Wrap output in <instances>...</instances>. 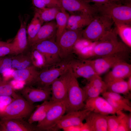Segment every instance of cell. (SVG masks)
I'll return each instance as SVG.
<instances>
[{"mask_svg": "<svg viewBox=\"0 0 131 131\" xmlns=\"http://www.w3.org/2000/svg\"><path fill=\"white\" fill-rule=\"evenodd\" d=\"M116 34L112 29L95 42L93 57H99L120 52H130V48L119 41Z\"/></svg>", "mask_w": 131, "mask_h": 131, "instance_id": "cell-1", "label": "cell"}, {"mask_svg": "<svg viewBox=\"0 0 131 131\" xmlns=\"http://www.w3.org/2000/svg\"><path fill=\"white\" fill-rule=\"evenodd\" d=\"M114 24L110 18L97 13L86 28L82 30V38L92 42H96L112 29Z\"/></svg>", "mask_w": 131, "mask_h": 131, "instance_id": "cell-2", "label": "cell"}, {"mask_svg": "<svg viewBox=\"0 0 131 131\" xmlns=\"http://www.w3.org/2000/svg\"><path fill=\"white\" fill-rule=\"evenodd\" d=\"M70 66L68 70V90L66 101V113L81 110L84 108L86 99L85 93L80 86Z\"/></svg>", "mask_w": 131, "mask_h": 131, "instance_id": "cell-3", "label": "cell"}, {"mask_svg": "<svg viewBox=\"0 0 131 131\" xmlns=\"http://www.w3.org/2000/svg\"><path fill=\"white\" fill-rule=\"evenodd\" d=\"M93 5L97 13L109 17L114 23L131 24V4H125L115 2Z\"/></svg>", "mask_w": 131, "mask_h": 131, "instance_id": "cell-4", "label": "cell"}, {"mask_svg": "<svg viewBox=\"0 0 131 131\" xmlns=\"http://www.w3.org/2000/svg\"><path fill=\"white\" fill-rule=\"evenodd\" d=\"M36 106L19 96L0 112L1 120L22 118L29 116Z\"/></svg>", "mask_w": 131, "mask_h": 131, "instance_id": "cell-5", "label": "cell"}, {"mask_svg": "<svg viewBox=\"0 0 131 131\" xmlns=\"http://www.w3.org/2000/svg\"><path fill=\"white\" fill-rule=\"evenodd\" d=\"M69 66L68 61H62L42 69L39 72L34 85L41 88L50 87L54 81L68 70Z\"/></svg>", "mask_w": 131, "mask_h": 131, "instance_id": "cell-6", "label": "cell"}, {"mask_svg": "<svg viewBox=\"0 0 131 131\" xmlns=\"http://www.w3.org/2000/svg\"><path fill=\"white\" fill-rule=\"evenodd\" d=\"M66 101L54 102L49 109L45 116L38 122L36 126L37 131H57L58 121L66 113Z\"/></svg>", "mask_w": 131, "mask_h": 131, "instance_id": "cell-7", "label": "cell"}, {"mask_svg": "<svg viewBox=\"0 0 131 131\" xmlns=\"http://www.w3.org/2000/svg\"><path fill=\"white\" fill-rule=\"evenodd\" d=\"M82 29L76 30L66 29L60 36L57 44L62 61H68L73 53L74 46L82 38Z\"/></svg>", "mask_w": 131, "mask_h": 131, "instance_id": "cell-8", "label": "cell"}, {"mask_svg": "<svg viewBox=\"0 0 131 131\" xmlns=\"http://www.w3.org/2000/svg\"><path fill=\"white\" fill-rule=\"evenodd\" d=\"M129 52H120L93 60L86 59L93 67L96 74L100 76L106 72L118 63L126 61Z\"/></svg>", "mask_w": 131, "mask_h": 131, "instance_id": "cell-9", "label": "cell"}, {"mask_svg": "<svg viewBox=\"0 0 131 131\" xmlns=\"http://www.w3.org/2000/svg\"><path fill=\"white\" fill-rule=\"evenodd\" d=\"M37 50L45 57L47 67L57 64L62 61L60 58L58 47L54 38L40 41L31 46Z\"/></svg>", "mask_w": 131, "mask_h": 131, "instance_id": "cell-10", "label": "cell"}, {"mask_svg": "<svg viewBox=\"0 0 131 131\" xmlns=\"http://www.w3.org/2000/svg\"><path fill=\"white\" fill-rule=\"evenodd\" d=\"M85 102L84 109L106 115L116 114L121 111L114 108L106 99L99 96L87 99Z\"/></svg>", "mask_w": 131, "mask_h": 131, "instance_id": "cell-11", "label": "cell"}, {"mask_svg": "<svg viewBox=\"0 0 131 131\" xmlns=\"http://www.w3.org/2000/svg\"><path fill=\"white\" fill-rule=\"evenodd\" d=\"M21 93L23 98L29 103L49 100L51 97L50 87L47 88H34L26 86L21 90Z\"/></svg>", "mask_w": 131, "mask_h": 131, "instance_id": "cell-12", "label": "cell"}, {"mask_svg": "<svg viewBox=\"0 0 131 131\" xmlns=\"http://www.w3.org/2000/svg\"><path fill=\"white\" fill-rule=\"evenodd\" d=\"M90 112L88 110L84 109L67 113L58 122L56 126L57 131L69 126L82 124Z\"/></svg>", "mask_w": 131, "mask_h": 131, "instance_id": "cell-13", "label": "cell"}, {"mask_svg": "<svg viewBox=\"0 0 131 131\" xmlns=\"http://www.w3.org/2000/svg\"><path fill=\"white\" fill-rule=\"evenodd\" d=\"M68 69L51 85V96L50 100L54 102L66 101L68 90Z\"/></svg>", "mask_w": 131, "mask_h": 131, "instance_id": "cell-14", "label": "cell"}, {"mask_svg": "<svg viewBox=\"0 0 131 131\" xmlns=\"http://www.w3.org/2000/svg\"><path fill=\"white\" fill-rule=\"evenodd\" d=\"M65 10L73 13H81L94 16L97 13L95 7L83 0H59Z\"/></svg>", "mask_w": 131, "mask_h": 131, "instance_id": "cell-15", "label": "cell"}, {"mask_svg": "<svg viewBox=\"0 0 131 131\" xmlns=\"http://www.w3.org/2000/svg\"><path fill=\"white\" fill-rule=\"evenodd\" d=\"M69 63L74 75L77 78L82 77L88 81L97 75L86 59H71L69 61Z\"/></svg>", "mask_w": 131, "mask_h": 131, "instance_id": "cell-16", "label": "cell"}, {"mask_svg": "<svg viewBox=\"0 0 131 131\" xmlns=\"http://www.w3.org/2000/svg\"><path fill=\"white\" fill-rule=\"evenodd\" d=\"M0 131H37L36 126L25 121L23 119L1 120Z\"/></svg>", "mask_w": 131, "mask_h": 131, "instance_id": "cell-17", "label": "cell"}, {"mask_svg": "<svg viewBox=\"0 0 131 131\" xmlns=\"http://www.w3.org/2000/svg\"><path fill=\"white\" fill-rule=\"evenodd\" d=\"M88 81V83L82 88L86 99L99 96L100 94L107 91L106 83L100 76L97 75Z\"/></svg>", "mask_w": 131, "mask_h": 131, "instance_id": "cell-18", "label": "cell"}, {"mask_svg": "<svg viewBox=\"0 0 131 131\" xmlns=\"http://www.w3.org/2000/svg\"><path fill=\"white\" fill-rule=\"evenodd\" d=\"M28 18L21 20V25L11 43L14 54L16 55L23 53L28 45L27 36L26 24Z\"/></svg>", "mask_w": 131, "mask_h": 131, "instance_id": "cell-19", "label": "cell"}, {"mask_svg": "<svg viewBox=\"0 0 131 131\" xmlns=\"http://www.w3.org/2000/svg\"><path fill=\"white\" fill-rule=\"evenodd\" d=\"M112 68L105 77V83L115 80L124 79L131 76V65L126 61L119 62Z\"/></svg>", "mask_w": 131, "mask_h": 131, "instance_id": "cell-20", "label": "cell"}, {"mask_svg": "<svg viewBox=\"0 0 131 131\" xmlns=\"http://www.w3.org/2000/svg\"><path fill=\"white\" fill-rule=\"evenodd\" d=\"M107 116L91 112L85 123L90 131H107Z\"/></svg>", "mask_w": 131, "mask_h": 131, "instance_id": "cell-21", "label": "cell"}, {"mask_svg": "<svg viewBox=\"0 0 131 131\" xmlns=\"http://www.w3.org/2000/svg\"><path fill=\"white\" fill-rule=\"evenodd\" d=\"M38 72L37 68L32 65L23 69L15 70L12 75L15 80L24 82L26 86H32L34 85Z\"/></svg>", "mask_w": 131, "mask_h": 131, "instance_id": "cell-22", "label": "cell"}, {"mask_svg": "<svg viewBox=\"0 0 131 131\" xmlns=\"http://www.w3.org/2000/svg\"><path fill=\"white\" fill-rule=\"evenodd\" d=\"M74 13L69 15L66 29L76 30L82 29L89 24L94 16L81 13Z\"/></svg>", "mask_w": 131, "mask_h": 131, "instance_id": "cell-23", "label": "cell"}, {"mask_svg": "<svg viewBox=\"0 0 131 131\" xmlns=\"http://www.w3.org/2000/svg\"><path fill=\"white\" fill-rule=\"evenodd\" d=\"M57 30L56 22L54 20L46 23L42 25L30 46L45 40L56 37Z\"/></svg>", "mask_w": 131, "mask_h": 131, "instance_id": "cell-24", "label": "cell"}, {"mask_svg": "<svg viewBox=\"0 0 131 131\" xmlns=\"http://www.w3.org/2000/svg\"><path fill=\"white\" fill-rule=\"evenodd\" d=\"M95 42H92L81 38L75 44L73 52L81 59H86L93 57V50Z\"/></svg>", "mask_w": 131, "mask_h": 131, "instance_id": "cell-25", "label": "cell"}, {"mask_svg": "<svg viewBox=\"0 0 131 131\" xmlns=\"http://www.w3.org/2000/svg\"><path fill=\"white\" fill-rule=\"evenodd\" d=\"M50 100L43 102L41 104L37 106L30 115L28 122L31 124L42 120L45 116L49 108L54 103Z\"/></svg>", "mask_w": 131, "mask_h": 131, "instance_id": "cell-26", "label": "cell"}, {"mask_svg": "<svg viewBox=\"0 0 131 131\" xmlns=\"http://www.w3.org/2000/svg\"><path fill=\"white\" fill-rule=\"evenodd\" d=\"M115 30L123 42L129 47H131V24L117 22L114 23Z\"/></svg>", "mask_w": 131, "mask_h": 131, "instance_id": "cell-27", "label": "cell"}, {"mask_svg": "<svg viewBox=\"0 0 131 131\" xmlns=\"http://www.w3.org/2000/svg\"><path fill=\"white\" fill-rule=\"evenodd\" d=\"M43 23L38 14L35 12L33 17L28 25L26 30L28 45H30Z\"/></svg>", "mask_w": 131, "mask_h": 131, "instance_id": "cell-28", "label": "cell"}, {"mask_svg": "<svg viewBox=\"0 0 131 131\" xmlns=\"http://www.w3.org/2000/svg\"><path fill=\"white\" fill-rule=\"evenodd\" d=\"M69 15L63 8L57 13L55 19L57 26L56 41L57 43L59 39L66 29Z\"/></svg>", "mask_w": 131, "mask_h": 131, "instance_id": "cell-29", "label": "cell"}, {"mask_svg": "<svg viewBox=\"0 0 131 131\" xmlns=\"http://www.w3.org/2000/svg\"><path fill=\"white\" fill-rule=\"evenodd\" d=\"M106 83L107 91L125 95L128 94L130 91L127 82L124 79L115 80Z\"/></svg>", "mask_w": 131, "mask_h": 131, "instance_id": "cell-30", "label": "cell"}, {"mask_svg": "<svg viewBox=\"0 0 131 131\" xmlns=\"http://www.w3.org/2000/svg\"><path fill=\"white\" fill-rule=\"evenodd\" d=\"M12 68L15 70L23 69L33 65L30 55L22 53L12 57Z\"/></svg>", "mask_w": 131, "mask_h": 131, "instance_id": "cell-31", "label": "cell"}, {"mask_svg": "<svg viewBox=\"0 0 131 131\" xmlns=\"http://www.w3.org/2000/svg\"><path fill=\"white\" fill-rule=\"evenodd\" d=\"M61 10L56 8L46 7L40 9L36 7L35 12L39 15L43 22L47 23L54 20L55 19L57 13Z\"/></svg>", "mask_w": 131, "mask_h": 131, "instance_id": "cell-32", "label": "cell"}, {"mask_svg": "<svg viewBox=\"0 0 131 131\" xmlns=\"http://www.w3.org/2000/svg\"><path fill=\"white\" fill-rule=\"evenodd\" d=\"M30 56L32 65L37 68L42 69L47 67L45 58L38 50L32 49Z\"/></svg>", "mask_w": 131, "mask_h": 131, "instance_id": "cell-33", "label": "cell"}, {"mask_svg": "<svg viewBox=\"0 0 131 131\" xmlns=\"http://www.w3.org/2000/svg\"><path fill=\"white\" fill-rule=\"evenodd\" d=\"M124 114L120 111L116 114L107 116V131H117L120 121Z\"/></svg>", "mask_w": 131, "mask_h": 131, "instance_id": "cell-34", "label": "cell"}, {"mask_svg": "<svg viewBox=\"0 0 131 131\" xmlns=\"http://www.w3.org/2000/svg\"><path fill=\"white\" fill-rule=\"evenodd\" d=\"M0 96H10L14 99L20 96L16 92L10 83L3 80L0 81Z\"/></svg>", "mask_w": 131, "mask_h": 131, "instance_id": "cell-35", "label": "cell"}, {"mask_svg": "<svg viewBox=\"0 0 131 131\" xmlns=\"http://www.w3.org/2000/svg\"><path fill=\"white\" fill-rule=\"evenodd\" d=\"M102 94L104 98H108L121 103L127 104L131 106V103L129 99L122 96L120 94L106 91Z\"/></svg>", "mask_w": 131, "mask_h": 131, "instance_id": "cell-36", "label": "cell"}, {"mask_svg": "<svg viewBox=\"0 0 131 131\" xmlns=\"http://www.w3.org/2000/svg\"><path fill=\"white\" fill-rule=\"evenodd\" d=\"M111 105L117 110L122 111L125 110L131 112V106L126 104L121 103L108 98H104Z\"/></svg>", "mask_w": 131, "mask_h": 131, "instance_id": "cell-37", "label": "cell"}, {"mask_svg": "<svg viewBox=\"0 0 131 131\" xmlns=\"http://www.w3.org/2000/svg\"><path fill=\"white\" fill-rule=\"evenodd\" d=\"M12 68V58L7 57L0 59V74Z\"/></svg>", "mask_w": 131, "mask_h": 131, "instance_id": "cell-38", "label": "cell"}, {"mask_svg": "<svg viewBox=\"0 0 131 131\" xmlns=\"http://www.w3.org/2000/svg\"><path fill=\"white\" fill-rule=\"evenodd\" d=\"M128 117V115L124 114L120 121L117 131H129Z\"/></svg>", "mask_w": 131, "mask_h": 131, "instance_id": "cell-39", "label": "cell"}, {"mask_svg": "<svg viewBox=\"0 0 131 131\" xmlns=\"http://www.w3.org/2000/svg\"><path fill=\"white\" fill-rule=\"evenodd\" d=\"M41 0L44 3L47 7L56 8L60 10L63 8L59 0Z\"/></svg>", "mask_w": 131, "mask_h": 131, "instance_id": "cell-40", "label": "cell"}, {"mask_svg": "<svg viewBox=\"0 0 131 131\" xmlns=\"http://www.w3.org/2000/svg\"><path fill=\"white\" fill-rule=\"evenodd\" d=\"M12 54H14L12 43L9 45L0 46V57Z\"/></svg>", "mask_w": 131, "mask_h": 131, "instance_id": "cell-41", "label": "cell"}, {"mask_svg": "<svg viewBox=\"0 0 131 131\" xmlns=\"http://www.w3.org/2000/svg\"><path fill=\"white\" fill-rule=\"evenodd\" d=\"M15 99L11 96H0V104L6 106L10 104Z\"/></svg>", "mask_w": 131, "mask_h": 131, "instance_id": "cell-42", "label": "cell"}, {"mask_svg": "<svg viewBox=\"0 0 131 131\" xmlns=\"http://www.w3.org/2000/svg\"><path fill=\"white\" fill-rule=\"evenodd\" d=\"M89 3L93 2L95 4H102L112 2H117L115 0H83Z\"/></svg>", "mask_w": 131, "mask_h": 131, "instance_id": "cell-43", "label": "cell"}, {"mask_svg": "<svg viewBox=\"0 0 131 131\" xmlns=\"http://www.w3.org/2000/svg\"><path fill=\"white\" fill-rule=\"evenodd\" d=\"M33 5L36 8L42 9L46 7L41 0H31Z\"/></svg>", "mask_w": 131, "mask_h": 131, "instance_id": "cell-44", "label": "cell"}, {"mask_svg": "<svg viewBox=\"0 0 131 131\" xmlns=\"http://www.w3.org/2000/svg\"><path fill=\"white\" fill-rule=\"evenodd\" d=\"M82 124L79 125L67 127L62 130L64 131H81L82 127Z\"/></svg>", "mask_w": 131, "mask_h": 131, "instance_id": "cell-45", "label": "cell"}, {"mask_svg": "<svg viewBox=\"0 0 131 131\" xmlns=\"http://www.w3.org/2000/svg\"><path fill=\"white\" fill-rule=\"evenodd\" d=\"M128 123L129 131H131V114L130 113V114L128 115Z\"/></svg>", "mask_w": 131, "mask_h": 131, "instance_id": "cell-46", "label": "cell"}, {"mask_svg": "<svg viewBox=\"0 0 131 131\" xmlns=\"http://www.w3.org/2000/svg\"><path fill=\"white\" fill-rule=\"evenodd\" d=\"M127 82L129 91H131V76L128 78V79Z\"/></svg>", "mask_w": 131, "mask_h": 131, "instance_id": "cell-47", "label": "cell"}, {"mask_svg": "<svg viewBox=\"0 0 131 131\" xmlns=\"http://www.w3.org/2000/svg\"><path fill=\"white\" fill-rule=\"evenodd\" d=\"M11 43L0 41V46H2L9 45L11 44Z\"/></svg>", "mask_w": 131, "mask_h": 131, "instance_id": "cell-48", "label": "cell"}, {"mask_svg": "<svg viewBox=\"0 0 131 131\" xmlns=\"http://www.w3.org/2000/svg\"><path fill=\"white\" fill-rule=\"evenodd\" d=\"M121 3L125 4H131V0H121Z\"/></svg>", "mask_w": 131, "mask_h": 131, "instance_id": "cell-49", "label": "cell"}, {"mask_svg": "<svg viewBox=\"0 0 131 131\" xmlns=\"http://www.w3.org/2000/svg\"><path fill=\"white\" fill-rule=\"evenodd\" d=\"M115 0L118 2L121 3V0Z\"/></svg>", "mask_w": 131, "mask_h": 131, "instance_id": "cell-50", "label": "cell"}, {"mask_svg": "<svg viewBox=\"0 0 131 131\" xmlns=\"http://www.w3.org/2000/svg\"></svg>", "mask_w": 131, "mask_h": 131, "instance_id": "cell-51", "label": "cell"}]
</instances>
